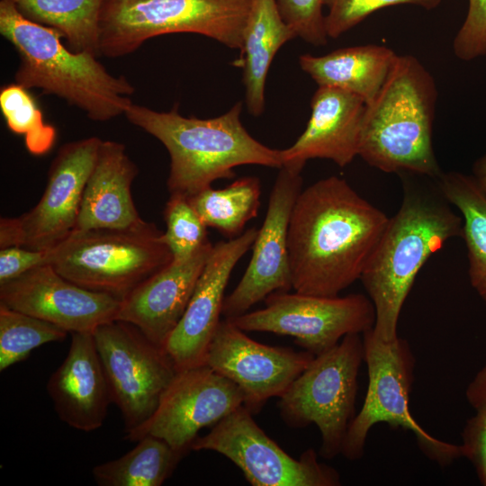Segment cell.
I'll return each instance as SVG.
<instances>
[{
  "label": "cell",
  "mask_w": 486,
  "mask_h": 486,
  "mask_svg": "<svg viewBox=\"0 0 486 486\" xmlns=\"http://www.w3.org/2000/svg\"><path fill=\"white\" fill-rule=\"evenodd\" d=\"M388 220L338 176L302 190L288 227L294 292L337 296L360 279Z\"/></svg>",
  "instance_id": "obj_1"
},
{
  "label": "cell",
  "mask_w": 486,
  "mask_h": 486,
  "mask_svg": "<svg viewBox=\"0 0 486 486\" xmlns=\"http://www.w3.org/2000/svg\"><path fill=\"white\" fill-rule=\"evenodd\" d=\"M462 234V216L452 210L436 179L404 180L401 204L360 277L375 310L376 338L384 342L398 338L400 311L419 270L448 239Z\"/></svg>",
  "instance_id": "obj_2"
},
{
  "label": "cell",
  "mask_w": 486,
  "mask_h": 486,
  "mask_svg": "<svg viewBox=\"0 0 486 486\" xmlns=\"http://www.w3.org/2000/svg\"><path fill=\"white\" fill-rule=\"evenodd\" d=\"M241 111L238 102L220 116L197 118L181 115L177 105L159 112L132 103L124 115L164 145L170 158L167 189L188 198L218 179L232 178L238 166H283L282 150L254 139L240 121Z\"/></svg>",
  "instance_id": "obj_3"
},
{
  "label": "cell",
  "mask_w": 486,
  "mask_h": 486,
  "mask_svg": "<svg viewBox=\"0 0 486 486\" xmlns=\"http://www.w3.org/2000/svg\"><path fill=\"white\" fill-rule=\"evenodd\" d=\"M0 34L19 57L14 82L40 89L83 111L94 122L124 115L133 85L116 76L89 52H74L57 30L23 16L11 0L0 1Z\"/></svg>",
  "instance_id": "obj_4"
},
{
  "label": "cell",
  "mask_w": 486,
  "mask_h": 486,
  "mask_svg": "<svg viewBox=\"0 0 486 486\" xmlns=\"http://www.w3.org/2000/svg\"><path fill=\"white\" fill-rule=\"evenodd\" d=\"M435 80L414 56L398 55L376 97L365 104L358 156L385 173L436 179L433 148Z\"/></svg>",
  "instance_id": "obj_5"
},
{
  "label": "cell",
  "mask_w": 486,
  "mask_h": 486,
  "mask_svg": "<svg viewBox=\"0 0 486 486\" xmlns=\"http://www.w3.org/2000/svg\"><path fill=\"white\" fill-rule=\"evenodd\" d=\"M173 261L155 223L73 230L50 249V265L70 282L123 300Z\"/></svg>",
  "instance_id": "obj_6"
},
{
  "label": "cell",
  "mask_w": 486,
  "mask_h": 486,
  "mask_svg": "<svg viewBox=\"0 0 486 486\" xmlns=\"http://www.w3.org/2000/svg\"><path fill=\"white\" fill-rule=\"evenodd\" d=\"M251 0H104L99 56L129 55L152 38L195 33L240 50Z\"/></svg>",
  "instance_id": "obj_7"
},
{
  "label": "cell",
  "mask_w": 486,
  "mask_h": 486,
  "mask_svg": "<svg viewBox=\"0 0 486 486\" xmlns=\"http://www.w3.org/2000/svg\"><path fill=\"white\" fill-rule=\"evenodd\" d=\"M362 337L368 386L363 406L347 429L341 454L349 461L361 459L370 429L383 422L410 431L422 454L441 467L462 457L460 445L431 436L410 413L416 359L409 342L399 337L384 342L374 336L373 328Z\"/></svg>",
  "instance_id": "obj_8"
},
{
  "label": "cell",
  "mask_w": 486,
  "mask_h": 486,
  "mask_svg": "<svg viewBox=\"0 0 486 486\" xmlns=\"http://www.w3.org/2000/svg\"><path fill=\"white\" fill-rule=\"evenodd\" d=\"M360 335L348 334L334 347L315 356L279 397V414L287 426L318 427L321 437L320 455L327 460L341 454L356 416L357 378L364 361Z\"/></svg>",
  "instance_id": "obj_9"
},
{
  "label": "cell",
  "mask_w": 486,
  "mask_h": 486,
  "mask_svg": "<svg viewBox=\"0 0 486 486\" xmlns=\"http://www.w3.org/2000/svg\"><path fill=\"white\" fill-rule=\"evenodd\" d=\"M93 335L128 436L151 418L177 369L162 346L130 323L114 320Z\"/></svg>",
  "instance_id": "obj_10"
},
{
  "label": "cell",
  "mask_w": 486,
  "mask_h": 486,
  "mask_svg": "<svg viewBox=\"0 0 486 486\" xmlns=\"http://www.w3.org/2000/svg\"><path fill=\"white\" fill-rule=\"evenodd\" d=\"M265 308L228 319L243 331L291 336L314 356L338 345L348 334H363L374 328L375 310L362 293L320 296L275 292Z\"/></svg>",
  "instance_id": "obj_11"
},
{
  "label": "cell",
  "mask_w": 486,
  "mask_h": 486,
  "mask_svg": "<svg viewBox=\"0 0 486 486\" xmlns=\"http://www.w3.org/2000/svg\"><path fill=\"white\" fill-rule=\"evenodd\" d=\"M103 140L92 136L62 145L51 162L38 203L14 218L0 220V248L50 250L76 229L84 189Z\"/></svg>",
  "instance_id": "obj_12"
},
{
  "label": "cell",
  "mask_w": 486,
  "mask_h": 486,
  "mask_svg": "<svg viewBox=\"0 0 486 486\" xmlns=\"http://www.w3.org/2000/svg\"><path fill=\"white\" fill-rule=\"evenodd\" d=\"M191 450L217 452L237 465L253 486H338V472L319 462L311 448L295 459L273 441L244 405L211 431L197 436Z\"/></svg>",
  "instance_id": "obj_13"
},
{
  "label": "cell",
  "mask_w": 486,
  "mask_h": 486,
  "mask_svg": "<svg viewBox=\"0 0 486 486\" xmlns=\"http://www.w3.org/2000/svg\"><path fill=\"white\" fill-rule=\"evenodd\" d=\"M242 405L240 389L207 364L179 370L151 418L125 438L137 442L151 435L185 454L202 428L214 426Z\"/></svg>",
  "instance_id": "obj_14"
},
{
  "label": "cell",
  "mask_w": 486,
  "mask_h": 486,
  "mask_svg": "<svg viewBox=\"0 0 486 486\" xmlns=\"http://www.w3.org/2000/svg\"><path fill=\"white\" fill-rule=\"evenodd\" d=\"M308 351L256 342L230 320L220 321L204 364L234 382L244 406L254 414L273 397H281L314 358Z\"/></svg>",
  "instance_id": "obj_15"
},
{
  "label": "cell",
  "mask_w": 486,
  "mask_h": 486,
  "mask_svg": "<svg viewBox=\"0 0 486 486\" xmlns=\"http://www.w3.org/2000/svg\"><path fill=\"white\" fill-rule=\"evenodd\" d=\"M302 166H284L270 193L267 212L253 244L248 266L236 288L224 299L222 315L232 319L275 292L292 289L288 227L302 192Z\"/></svg>",
  "instance_id": "obj_16"
},
{
  "label": "cell",
  "mask_w": 486,
  "mask_h": 486,
  "mask_svg": "<svg viewBox=\"0 0 486 486\" xmlns=\"http://www.w3.org/2000/svg\"><path fill=\"white\" fill-rule=\"evenodd\" d=\"M122 300L85 289L51 265L0 284V304L52 323L68 333L94 331L117 319Z\"/></svg>",
  "instance_id": "obj_17"
},
{
  "label": "cell",
  "mask_w": 486,
  "mask_h": 486,
  "mask_svg": "<svg viewBox=\"0 0 486 486\" xmlns=\"http://www.w3.org/2000/svg\"><path fill=\"white\" fill-rule=\"evenodd\" d=\"M258 229L213 245L184 315L163 348L177 371L204 364L206 353L220 321L224 292L232 270L253 246Z\"/></svg>",
  "instance_id": "obj_18"
},
{
  "label": "cell",
  "mask_w": 486,
  "mask_h": 486,
  "mask_svg": "<svg viewBox=\"0 0 486 486\" xmlns=\"http://www.w3.org/2000/svg\"><path fill=\"white\" fill-rule=\"evenodd\" d=\"M46 389L57 415L68 426L84 432L103 426L112 400L93 333H71L68 354Z\"/></svg>",
  "instance_id": "obj_19"
},
{
  "label": "cell",
  "mask_w": 486,
  "mask_h": 486,
  "mask_svg": "<svg viewBox=\"0 0 486 486\" xmlns=\"http://www.w3.org/2000/svg\"><path fill=\"white\" fill-rule=\"evenodd\" d=\"M212 248L211 242L189 259L173 260L145 280L122 301L116 320L134 325L163 347L184 315Z\"/></svg>",
  "instance_id": "obj_20"
},
{
  "label": "cell",
  "mask_w": 486,
  "mask_h": 486,
  "mask_svg": "<svg viewBox=\"0 0 486 486\" xmlns=\"http://www.w3.org/2000/svg\"><path fill=\"white\" fill-rule=\"evenodd\" d=\"M305 130L289 148L281 149L284 166H304L325 158L344 167L358 156L365 103L346 91L319 86L310 102Z\"/></svg>",
  "instance_id": "obj_21"
},
{
  "label": "cell",
  "mask_w": 486,
  "mask_h": 486,
  "mask_svg": "<svg viewBox=\"0 0 486 486\" xmlns=\"http://www.w3.org/2000/svg\"><path fill=\"white\" fill-rule=\"evenodd\" d=\"M138 173L122 143L103 140L84 189L75 230L123 229L142 221L131 195Z\"/></svg>",
  "instance_id": "obj_22"
},
{
  "label": "cell",
  "mask_w": 486,
  "mask_h": 486,
  "mask_svg": "<svg viewBox=\"0 0 486 486\" xmlns=\"http://www.w3.org/2000/svg\"><path fill=\"white\" fill-rule=\"evenodd\" d=\"M398 54L382 45L338 49L322 56L299 57V65L318 86L341 89L371 103L384 85Z\"/></svg>",
  "instance_id": "obj_23"
},
{
  "label": "cell",
  "mask_w": 486,
  "mask_h": 486,
  "mask_svg": "<svg viewBox=\"0 0 486 486\" xmlns=\"http://www.w3.org/2000/svg\"><path fill=\"white\" fill-rule=\"evenodd\" d=\"M297 38L284 21L276 0H251L240 48L239 66L248 112L260 116L266 106V82L274 56Z\"/></svg>",
  "instance_id": "obj_24"
},
{
  "label": "cell",
  "mask_w": 486,
  "mask_h": 486,
  "mask_svg": "<svg viewBox=\"0 0 486 486\" xmlns=\"http://www.w3.org/2000/svg\"><path fill=\"white\" fill-rule=\"evenodd\" d=\"M447 201L463 219V234L472 287L486 302V196L472 176L452 171L436 178Z\"/></svg>",
  "instance_id": "obj_25"
},
{
  "label": "cell",
  "mask_w": 486,
  "mask_h": 486,
  "mask_svg": "<svg viewBox=\"0 0 486 486\" xmlns=\"http://www.w3.org/2000/svg\"><path fill=\"white\" fill-rule=\"evenodd\" d=\"M31 21L60 32L74 52L99 57L100 19L104 0H11Z\"/></svg>",
  "instance_id": "obj_26"
},
{
  "label": "cell",
  "mask_w": 486,
  "mask_h": 486,
  "mask_svg": "<svg viewBox=\"0 0 486 486\" xmlns=\"http://www.w3.org/2000/svg\"><path fill=\"white\" fill-rule=\"evenodd\" d=\"M121 457L92 469L100 486H160L167 480L184 454L165 440L147 435Z\"/></svg>",
  "instance_id": "obj_27"
},
{
  "label": "cell",
  "mask_w": 486,
  "mask_h": 486,
  "mask_svg": "<svg viewBox=\"0 0 486 486\" xmlns=\"http://www.w3.org/2000/svg\"><path fill=\"white\" fill-rule=\"evenodd\" d=\"M261 186L256 176H243L222 189L208 187L188 201L207 227L229 239L244 232L248 220L257 216Z\"/></svg>",
  "instance_id": "obj_28"
},
{
  "label": "cell",
  "mask_w": 486,
  "mask_h": 486,
  "mask_svg": "<svg viewBox=\"0 0 486 486\" xmlns=\"http://www.w3.org/2000/svg\"><path fill=\"white\" fill-rule=\"evenodd\" d=\"M0 110L9 130L23 137L32 155L42 156L52 148L57 139L56 128L45 122L29 89L15 82L1 87Z\"/></svg>",
  "instance_id": "obj_29"
},
{
  "label": "cell",
  "mask_w": 486,
  "mask_h": 486,
  "mask_svg": "<svg viewBox=\"0 0 486 486\" xmlns=\"http://www.w3.org/2000/svg\"><path fill=\"white\" fill-rule=\"evenodd\" d=\"M68 331L0 304V371L25 360L43 344L62 341Z\"/></svg>",
  "instance_id": "obj_30"
},
{
  "label": "cell",
  "mask_w": 486,
  "mask_h": 486,
  "mask_svg": "<svg viewBox=\"0 0 486 486\" xmlns=\"http://www.w3.org/2000/svg\"><path fill=\"white\" fill-rule=\"evenodd\" d=\"M163 214L166 226L163 239L171 251L174 261L187 260L211 243L208 238V227L186 197L170 194Z\"/></svg>",
  "instance_id": "obj_31"
},
{
  "label": "cell",
  "mask_w": 486,
  "mask_h": 486,
  "mask_svg": "<svg viewBox=\"0 0 486 486\" xmlns=\"http://www.w3.org/2000/svg\"><path fill=\"white\" fill-rule=\"evenodd\" d=\"M465 398L474 413L461 434L462 457L472 464L480 484L486 486V361L468 383Z\"/></svg>",
  "instance_id": "obj_32"
},
{
  "label": "cell",
  "mask_w": 486,
  "mask_h": 486,
  "mask_svg": "<svg viewBox=\"0 0 486 486\" xmlns=\"http://www.w3.org/2000/svg\"><path fill=\"white\" fill-rule=\"evenodd\" d=\"M442 0H324L325 28L328 38L336 39L382 8L412 4L427 10L436 8Z\"/></svg>",
  "instance_id": "obj_33"
},
{
  "label": "cell",
  "mask_w": 486,
  "mask_h": 486,
  "mask_svg": "<svg viewBox=\"0 0 486 486\" xmlns=\"http://www.w3.org/2000/svg\"><path fill=\"white\" fill-rule=\"evenodd\" d=\"M276 1L283 18L297 37L316 47L327 44L324 0Z\"/></svg>",
  "instance_id": "obj_34"
},
{
  "label": "cell",
  "mask_w": 486,
  "mask_h": 486,
  "mask_svg": "<svg viewBox=\"0 0 486 486\" xmlns=\"http://www.w3.org/2000/svg\"><path fill=\"white\" fill-rule=\"evenodd\" d=\"M453 50L463 61L486 56V0H468L467 14L454 38Z\"/></svg>",
  "instance_id": "obj_35"
},
{
  "label": "cell",
  "mask_w": 486,
  "mask_h": 486,
  "mask_svg": "<svg viewBox=\"0 0 486 486\" xmlns=\"http://www.w3.org/2000/svg\"><path fill=\"white\" fill-rule=\"evenodd\" d=\"M50 250L7 247L0 250V284L42 265L50 264Z\"/></svg>",
  "instance_id": "obj_36"
},
{
  "label": "cell",
  "mask_w": 486,
  "mask_h": 486,
  "mask_svg": "<svg viewBox=\"0 0 486 486\" xmlns=\"http://www.w3.org/2000/svg\"><path fill=\"white\" fill-rule=\"evenodd\" d=\"M472 176L486 196V154L474 162Z\"/></svg>",
  "instance_id": "obj_37"
}]
</instances>
